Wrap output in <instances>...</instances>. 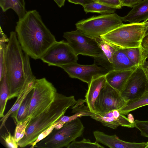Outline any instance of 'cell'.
Listing matches in <instances>:
<instances>
[{"label": "cell", "mask_w": 148, "mask_h": 148, "mask_svg": "<svg viewBox=\"0 0 148 148\" xmlns=\"http://www.w3.org/2000/svg\"><path fill=\"white\" fill-rule=\"evenodd\" d=\"M148 91V82L144 72L140 66L137 67L129 77L121 95L126 101H132Z\"/></svg>", "instance_id": "11"}, {"label": "cell", "mask_w": 148, "mask_h": 148, "mask_svg": "<svg viewBox=\"0 0 148 148\" xmlns=\"http://www.w3.org/2000/svg\"></svg>", "instance_id": "42"}, {"label": "cell", "mask_w": 148, "mask_h": 148, "mask_svg": "<svg viewBox=\"0 0 148 148\" xmlns=\"http://www.w3.org/2000/svg\"><path fill=\"white\" fill-rule=\"evenodd\" d=\"M63 69L71 78L78 79L88 85L93 79L106 75L108 71L102 66L94 63L89 65H81L76 62L61 65Z\"/></svg>", "instance_id": "12"}, {"label": "cell", "mask_w": 148, "mask_h": 148, "mask_svg": "<svg viewBox=\"0 0 148 148\" xmlns=\"http://www.w3.org/2000/svg\"><path fill=\"white\" fill-rule=\"evenodd\" d=\"M33 91L28 115L32 119L49 108L57 93L53 84L45 77L36 79Z\"/></svg>", "instance_id": "7"}, {"label": "cell", "mask_w": 148, "mask_h": 148, "mask_svg": "<svg viewBox=\"0 0 148 148\" xmlns=\"http://www.w3.org/2000/svg\"><path fill=\"white\" fill-rule=\"evenodd\" d=\"M132 8L126 15L122 17L123 21L138 23L148 18V0H142Z\"/></svg>", "instance_id": "19"}, {"label": "cell", "mask_w": 148, "mask_h": 148, "mask_svg": "<svg viewBox=\"0 0 148 148\" xmlns=\"http://www.w3.org/2000/svg\"><path fill=\"white\" fill-rule=\"evenodd\" d=\"M102 53L99 56L94 58V63L100 65L108 72L113 70L112 63L114 53L117 47L100 38H96Z\"/></svg>", "instance_id": "16"}, {"label": "cell", "mask_w": 148, "mask_h": 148, "mask_svg": "<svg viewBox=\"0 0 148 148\" xmlns=\"http://www.w3.org/2000/svg\"><path fill=\"white\" fill-rule=\"evenodd\" d=\"M96 141L110 148H145L146 142H130L120 139L116 135H107L104 132L96 130L93 132Z\"/></svg>", "instance_id": "15"}, {"label": "cell", "mask_w": 148, "mask_h": 148, "mask_svg": "<svg viewBox=\"0 0 148 148\" xmlns=\"http://www.w3.org/2000/svg\"><path fill=\"white\" fill-rule=\"evenodd\" d=\"M78 56L68 43L62 40L56 41L40 58L49 66H60L77 62Z\"/></svg>", "instance_id": "9"}, {"label": "cell", "mask_w": 148, "mask_h": 148, "mask_svg": "<svg viewBox=\"0 0 148 148\" xmlns=\"http://www.w3.org/2000/svg\"><path fill=\"white\" fill-rule=\"evenodd\" d=\"M79 118L65 124L59 129H54L48 136L37 143L34 148L66 147L83 134L84 127Z\"/></svg>", "instance_id": "5"}, {"label": "cell", "mask_w": 148, "mask_h": 148, "mask_svg": "<svg viewBox=\"0 0 148 148\" xmlns=\"http://www.w3.org/2000/svg\"><path fill=\"white\" fill-rule=\"evenodd\" d=\"M70 3L80 5L83 6L95 1L94 0H67Z\"/></svg>", "instance_id": "35"}, {"label": "cell", "mask_w": 148, "mask_h": 148, "mask_svg": "<svg viewBox=\"0 0 148 148\" xmlns=\"http://www.w3.org/2000/svg\"><path fill=\"white\" fill-rule=\"evenodd\" d=\"M74 113H75L74 114L70 116H65L64 115L62 116L56 122V125L60 124L64 125L65 124L77 118L82 116H90L93 114V113L90 110L77 111L75 112Z\"/></svg>", "instance_id": "28"}, {"label": "cell", "mask_w": 148, "mask_h": 148, "mask_svg": "<svg viewBox=\"0 0 148 148\" xmlns=\"http://www.w3.org/2000/svg\"><path fill=\"white\" fill-rule=\"evenodd\" d=\"M106 82L105 75L93 79L88 85L85 100L90 110L93 113H95V102Z\"/></svg>", "instance_id": "17"}, {"label": "cell", "mask_w": 148, "mask_h": 148, "mask_svg": "<svg viewBox=\"0 0 148 148\" xmlns=\"http://www.w3.org/2000/svg\"><path fill=\"white\" fill-rule=\"evenodd\" d=\"M16 32L10 33L5 49V71L9 90L8 100L17 97L27 77L25 56Z\"/></svg>", "instance_id": "3"}, {"label": "cell", "mask_w": 148, "mask_h": 148, "mask_svg": "<svg viewBox=\"0 0 148 148\" xmlns=\"http://www.w3.org/2000/svg\"><path fill=\"white\" fill-rule=\"evenodd\" d=\"M74 96H66L57 92L50 106L31 120L24 136L18 143L20 147L29 145L42 132L49 127L62 116L67 110L76 103Z\"/></svg>", "instance_id": "2"}, {"label": "cell", "mask_w": 148, "mask_h": 148, "mask_svg": "<svg viewBox=\"0 0 148 148\" xmlns=\"http://www.w3.org/2000/svg\"><path fill=\"white\" fill-rule=\"evenodd\" d=\"M33 93L32 90L28 94L17 110L10 115L16 124L18 122L26 119L29 116L30 103Z\"/></svg>", "instance_id": "23"}, {"label": "cell", "mask_w": 148, "mask_h": 148, "mask_svg": "<svg viewBox=\"0 0 148 148\" xmlns=\"http://www.w3.org/2000/svg\"><path fill=\"white\" fill-rule=\"evenodd\" d=\"M6 45L5 43H0V79L3 76L5 67V49Z\"/></svg>", "instance_id": "32"}, {"label": "cell", "mask_w": 148, "mask_h": 148, "mask_svg": "<svg viewBox=\"0 0 148 148\" xmlns=\"http://www.w3.org/2000/svg\"><path fill=\"white\" fill-rule=\"evenodd\" d=\"M36 79L32 73L31 66H28L27 69L26 81L17 97L15 102L8 112L4 114V116L1 119L0 129L5 126L6 122L9 117L17 110L28 94L33 89Z\"/></svg>", "instance_id": "14"}, {"label": "cell", "mask_w": 148, "mask_h": 148, "mask_svg": "<svg viewBox=\"0 0 148 148\" xmlns=\"http://www.w3.org/2000/svg\"><path fill=\"white\" fill-rule=\"evenodd\" d=\"M56 124L55 122L49 127L41 133L35 141L29 145L31 146L30 148H34L37 143L48 136L54 130Z\"/></svg>", "instance_id": "31"}, {"label": "cell", "mask_w": 148, "mask_h": 148, "mask_svg": "<svg viewBox=\"0 0 148 148\" xmlns=\"http://www.w3.org/2000/svg\"><path fill=\"white\" fill-rule=\"evenodd\" d=\"M144 22L146 23L147 24V28L146 32L145 33V36L148 35V18L143 21Z\"/></svg>", "instance_id": "39"}, {"label": "cell", "mask_w": 148, "mask_h": 148, "mask_svg": "<svg viewBox=\"0 0 148 148\" xmlns=\"http://www.w3.org/2000/svg\"><path fill=\"white\" fill-rule=\"evenodd\" d=\"M140 66L144 72L148 82V53L143 50L142 62Z\"/></svg>", "instance_id": "33"}, {"label": "cell", "mask_w": 148, "mask_h": 148, "mask_svg": "<svg viewBox=\"0 0 148 148\" xmlns=\"http://www.w3.org/2000/svg\"><path fill=\"white\" fill-rule=\"evenodd\" d=\"M113 70L124 71L135 69L137 67L128 57L123 49L117 47L113 57Z\"/></svg>", "instance_id": "20"}, {"label": "cell", "mask_w": 148, "mask_h": 148, "mask_svg": "<svg viewBox=\"0 0 148 148\" xmlns=\"http://www.w3.org/2000/svg\"><path fill=\"white\" fill-rule=\"evenodd\" d=\"M123 49L128 57L133 63L138 66L140 65L143 52L142 47Z\"/></svg>", "instance_id": "25"}, {"label": "cell", "mask_w": 148, "mask_h": 148, "mask_svg": "<svg viewBox=\"0 0 148 148\" xmlns=\"http://www.w3.org/2000/svg\"><path fill=\"white\" fill-rule=\"evenodd\" d=\"M147 26V23L144 22L123 24L100 38L123 49L140 47Z\"/></svg>", "instance_id": "4"}, {"label": "cell", "mask_w": 148, "mask_h": 148, "mask_svg": "<svg viewBox=\"0 0 148 148\" xmlns=\"http://www.w3.org/2000/svg\"><path fill=\"white\" fill-rule=\"evenodd\" d=\"M135 127L140 132L142 136L148 138V120H135Z\"/></svg>", "instance_id": "30"}, {"label": "cell", "mask_w": 148, "mask_h": 148, "mask_svg": "<svg viewBox=\"0 0 148 148\" xmlns=\"http://www.w3.org/2000/svg\"><path fill=\"white\" fill-rule=\"evenodd\" d=\"M123 24L122 17L113 13L93 16L79 21L75 25L85 35L96 39Z\"/></svg>", "instance_id": "6"}, {"label": "cell", "mask_w": 148, "mask_h": 148, "mask_svg": "<svg viewBox=\"0 0 148 148\" xmlns=\"http://www.w3.org/2000/svg\"><path fill=\"white\" fill-rule=\"evenodd\" d=\"M141 46L143 50L148 53V35L145 36L143 38Z\"/></svg>", "instance_id": "36"}, {"label": "cell", "mask_w": 148, "mask_h": 148, "mask_svg": "<svg viewBox=\"0 0 148 148\" xmlns=\"http://www.w3.org/2000/svg\"><path fill=\"white\" fill-rule=\"evenodd\" d=\"M8 41L9 38L7 37L6 36L4 33L1 27L0 43H5L6 42H8Z\"/></svg>", "instance_id": "37"}, {"label": "cell", "mask_w": 148, "mask_h": 148, "mask_svg": "<svg viewBox=\"0 0 148 148\" xmlns=\"http://www.w3.org/2000/svg\"><path fill=\"white\" fill-rule=\"evenodd\" d=\"M95 1H98L100 0H94Z\"/></svg>", "instance_id": "41"}, {"label": "cell", "mask_w": 148, "mask_h": 148, "mask_svg": "<svg viewBox=\"0 0 148 148\" xmlns=\"http://www.w3.org/2000/svg\"><path fill=\"white\" fill-rule=\"evenodd\" d=\"M134 70H112L109 71L105 75L106 82L112 87L121 92L129 77Z\"/></svg>", "instance_id": "18"}, {"label": "cell", "mask_w": 148, "mask_h": 148, "mask_svg": "<svg viewBox=\"0 0 148 148\" xmlns=\"http://www.w3.org/2000/svg\"><path fill=\"white\" fill-rule=\"evenodd\" d=\"M127 103L120 92L106 82L95 102V113L102 114L114 110H119Z\"/></svg>", "instance_id": "10"}, {"label": "cell", "mask_w": 148, "mask_h": 148, "mask_svg": "<svg viewBox=\"0 0 148 148\" xmlns=\"http://www.w3.org/2000/svg\"><path fill=\"white\" fill-rule=\"evenodd\" d=\"M31 119V117L29 116L26 119L16 123L14 136L17 142L18 143L24 136L26 129Z\"/></svg>", "instance_id": "26"}, {"label": "cell", "mask_w": 148, "mask_h": 148, "mask_svg": "<svg viewBox=\"0 0 148 148\" xmlns=\"http://www.w3.org/2000/svg\"><path fill=\"white\" fill-rule=\"evenodd\" d=\"M58 5L60 8L63 6L66 0H53Z\"/></svg>", "instance_id": "38"}, {"label": "cell", "mask_w": 148, "mask_h": 148, "mask_svg": "<svg viewBox=\"0 0 148 148\" xmlns=\"http://www.w3.org/2000/svg\"><path fill=\"white\" fill-rule=\"evenodd\" d=\"M15 31L23 51L35 60L41 57L56 41L36 10L26 12L17 22Z\"/></svg>", "instance_id": "1"}, {"label": "cell", "mask_w": 148, "mask_h": 148, "mask_svg": "<svg viewBox=\"0 0 148 148\" xmlns=\"http://www.w3.org/2000/svg\"><path fill=\"white\" fill-rule=\"evenodd\" d=\"M67 148H103L104 147L96 141L91 142L89 139L83 138L80 141L75 140L66 147Z\"/></svg>", "instance_id": "27"}, {"label": "cell", "mask_w": 148, "mask_h": 148, "mask_svg": "<svg viewBox=\"0 0 148 148\" xmlns=\"http://www.w3.org/2000/svg\"><path fill=\"white\" fill-rule=\"evenodd\" d=\"M0 6L4 12L9 9L13 10L19 19L22 18L26 12L25 0H0Z\"/></svg>", "instance_id": "21"}, {"label": "cell", "mask_w": 148, "mask_h": 148, "mask_svg": "<svg viewBox=\"0 0 148 148\" xmlns=\"http://www.w3.org/2000/svg\"><path fill=\"white\" fill-rule=\"evenodd\" d=\"M0 82V117L1 118L4 116V112L10 94L5 67Z\"/></svg>", "instance_id": "22"}, {"label": "cell", "mask_w": 148, "mask_h": 148, "mask_svg": "<svg viewBox=\"0 0 148 148\" xmlns=\"http://www.w3.org/2000/svg\"><path fill=\"white\" fill-rule=\"evenodd\" d=\"M145 148H148V141L146 142V145Z\"/></svg>", "instance_id": "40"}, {"label": "cell", "mask_w": 148, "mask_h": 148, "mask_svg": "<svg viewBox=\"0 0 148 148\" xmlns=\"http://www.w3.org/2000/svg\"><path fill=\"white\" fill-rule=\"evenodd\" d=\"M67 40L75 54L96 57L102 53L96 38L89 37L79 29L64 33Z\"/></svg>", "instance_id": "8"}, {"label": "cell", "mask_w": 148, "mask_h": 148, "mask_svg": "<svg viewBox=\"0 0 148 148\" xmlns=\"http://www.w3.org/2000/svg\"><path fill=\"white\" fill-rule=\"evenodd\" d=\"M84 10L87 13H97L101 14L114 13L116 9L114 7L95 1L83 6Z\"/></svg>", "instance_id": "24"}, {"label": "cell", "mask_w": 148, "mask_h": 148, "mask_svg": "<svg viewBox=\"0 0 148 148\" xmlns=\"http://www.w3.org/2000/svg\"><path fill=\"white\" fill-rule=\"evenodd\" d=\"M90 117L100 122L104 126L114 129L119 126L128 128L135 127V120L132 114H129L127 118L117 110H114L102 114L94 113Z\"/></svg>", "instance_id": "13"}, {"label": "cell", "mask_w": 148, "mask_h": 148, "mask_svg": "<svg viewBox=\"0 0 148 148\" xmlns=\"http://www.w3.org/2000/svg\"><path fill=\"white\" fill-rule=\"evenodd\" d=\"M1 137L8 148H17L18 147V142L16 141L14 136H13L11 135L10 131H8L7 133L2 135Z\"/></svg>", "instance_id": "29"}, {"label": "cell", "mask_w": 148, "mask_h": 148, "mask_svg": "<svg viewBox=\"0 0 148 148\" xmlns=\"http://www.w3.org/2000/svg\"><path fill=\"white\" fill-rule=\"evenodd\" d=\"M142 0H121L122 7L126 6L132 8Z\"/></svg>", "instance_id": "34"}]
</instances>
